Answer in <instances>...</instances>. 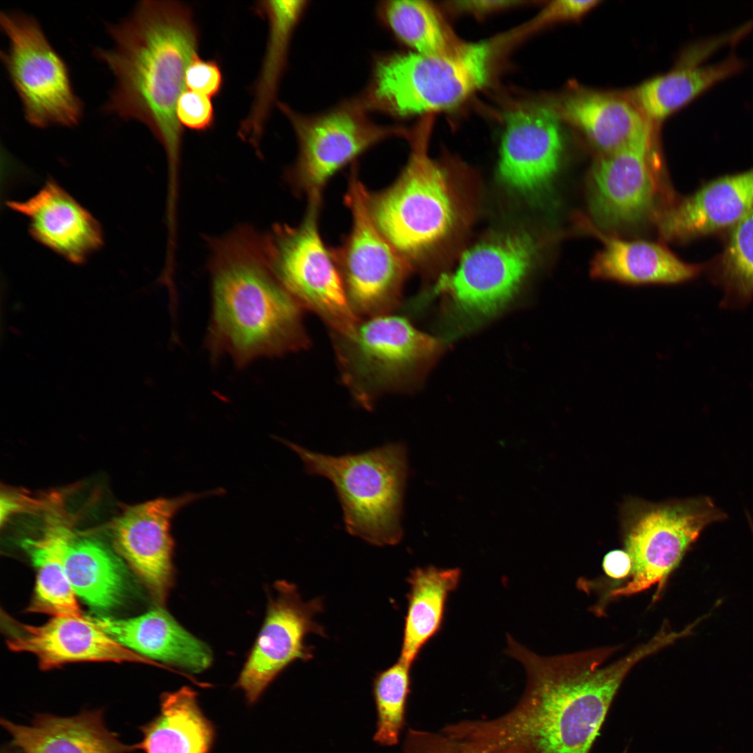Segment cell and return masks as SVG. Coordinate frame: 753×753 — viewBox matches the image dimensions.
I'll return each instance as SVG.
<instances>
[{
	"instance_id": "6da1fadb",
	"label": "cell",
	"mask_w": 753,
	"mask_h": 753,
	"mask_svg": "<svg viewBox=\"0 0 753 753\" xmlns=\"http://www.w3.org/2000/svg\"><path fill=\"white\" fill-rule=\"evenodd\" d=\"M671 642L660 630L624 657L604 665L616 648L543 657L508 636L507 652L526 672L522 699L500 717L463 722L457 730L480 753H590L628 672Z\"/></svg>"
},
{
	"instance_id": "7a4b0ae2",
	"label": "cell",
	"mask_w": 753,
	"mask_h": 753,
	"mask_svg": "<svg viewBox=\"0 0 753 753\" xmlns=\"http://www.w3.org/2000/svg\"><path fill=\"white\" fill-rule=\"evenodd\" d=\"M107 31L112 46L95 50L114 78L105 110L151 131L166 153L168 183L176 185L183 135L176 107L199 45L192 10L175 1H142Z\"/></svg>"
},
{
	"instance_id": "3957f363",
	"label": "cell",
	"mask_w": 753,
	"mask_h": 753,
	"mask_svg": "<svg viewBox=\"0 0 753 753\" xmlns=\"http://www.w3.org/2000/svg\"><path fill=\"white\" fill-rule=\"evenodd\" d=\"M212 311L206 346L243 367L306 349L301 307L276 279L265 236L247 227L211 241Z\"/></svg>"
},
{
	"instance_id": "277c9868",
	"label": "cell",
	"mask_w": 753,
	"mask_h": 753,
	"mask_svg": "<svg viewBox=\"0 0 753 753\" xmlns=\"http://www.w3.org/2000/svg\"><path fill=\"white\" fill-rule=\"evenodd\" d=\"M490 43H466L457 50L427 55L414 52L378 57L370 79L356 97L367 112L404 118L430 115L462 102L487 81Z\"/></svg>"
},
{
	"instance_id": "5b68a950",
	"label": "cell",
	"mask_w": 753,
	"mask_h": 753,
	"mask_svg": "<svg viewBox=\"0 0 753 753\" xmlns=\"http://www.w3.org/2000/svg\"><path fill=\"white\" fill-rule=\"evenodd\" d=\"M283 442L299 456L307 473L332 482L349 533L376 546L400 542L409 471L404 443H389L363 452L332 456Z\"/></svg>"
},
{
	"instance_id": "8992f818",
	"label": "cell",
	"mask_w": 753,
	"mask_h": 753,
	"mask_svg": "<svg viewBox=\"0 0 753 753\" xmlns=\"http://www.w3.org/2000/svg\"><path fill=\"white\" fill-rule=\"evenodd\" d=\"M431 116L409 132L411 152L394 183L368 192L372 218L387 240L413 265L444 239L457 220V195L448 172L428 153Z\"/></svg>"
},
{
	"instance_id": "52a82bcc",
	"label": "cell",
	"mask_w": 753,
	"mask_h": 753,
	"mask_svg": "<svg viewBox=\"0 0 753 753\" xmlns=\"http://www.w3.org/2000/svg\"><path fill=\"white\" fill-rule=\"evenodd\" d=\"M332 335L342 381L367 410L379 397L413 386L443 347L393 313L360 320L350 334Z\"/></svg>"
},
{
	"instance_id": "ba28073f",
	"label": "cell",
	"mask_w": 753,
	"mask_h": 753,
	"mask_svg": "<svg viewBox=\"0 0 753 753\" xmlns=\"http://www.w3.org/2000/svg\"><path fill=\"white\" fill-rule=\"evenodd\" d=\"M625 551L632 561L630 580L611 595L628 596L653 585L662 588L669 575L709 525L727 519L708 496L653 503L632 499L622 512Z\"/></svg>"
},
{
	"instance_id": "9c48e42d",
	"label": "cell",
	"mask_w": 753,
	"mask_h": 753,
	"mask_svg": "<svg viewBox=\"0 0 753 753\" xmlns=\"http://www.w3.org/2000/svg\"><path fill=\"white\" fill-rule=\"evenodd\" d=\"M321 200L308 201L296 226L280 225L265 236L271 269L282 287L301 307L315 313L332 334L348 335L360 321L353 310L331 250L319 229Z\"/></svg>"
},
{
	"instance_id": "30bf717a",
	"label": "cell",
	"mask_w": 753,
	"mask_h": 753,
	"mask_svg": "<svg viewBox=\"0 0 753 753\" xmlns=\"http://www.w3.org/2000/svg\"><path fill=\"white\" fill-rule=\"evenodd\" d=\"M291 123L298 143V155L290 171L295 188L308 201L321 200L330 178L374 145L391 137H407L404 128L374 122L353 98L317 114L296 112L277 102Z\"/></svg>"
},
{
	"instance_id": "8fae6325",
	"label": "cell",
	"mask_w": 753,
	"mask_h": 753,
	"mask_svg": "<svg viewBox=\"0 0 753 753\" xmlns=\"http://www.w3.org/2000/svg\"><path fill=\"white\" fill-rule=\"evenodd\" d=\"M351 173L345 196L351 229L331 251L354 312L367 318L393 313L413 265L379 229L370 214L369 192L356 168Z\"/></svg>"
},
{
	"instance_id": "7c38bea8",
	"label": "cell",
	"mask_w": 753,
	"mask_h": 753,
	"mask_svg": "<svg viewBox=\"0 0 753 753\" xmlns=\"http://www.w3.org/2000/svg\"><path fill=\"white\" fill-rule=\"evenodd\" d=\"M8 47L1 58L30 124L73 126L83 105L73 88L68 67L50 43L40 24L17 12H1Z\"/></svg>"
},
{
	"instance_id": "4fadbf2b",
	"label": "cell",
	"mask_w": 753,
	"mask_h": 753,
	"mask_svg": "<svg viewBox=\"0 0 753 753\" xmlns=\"http://www.w3.org/2000/svg\"><path fill=\"white\" fill-rule=\"evenodd\" d=\"M533 252L524 235L483 241L464 254L454 272L440 277L434 291L449 296V314L457 325L473 326L495 315L513 298Z\"/></svg>"
},
{
	"instance_id": "5bb4252c",
	"label": "cell",
	"mask_w": 753,
	"mask_h": 753,
	"mask_svg": "<svg viewBox=\"0 0 753 753\" xmlns=\"http://www.w3.org/2000/svg\"><path fill=\"white\" fill-rule=\"evenodd\" d=\"M662 167L653 131L601 155L588 176L591 221L600 229H615L655 218L663 192L675 196L663 183Z\"/></svg>"
},
{
	"instance_id": "9a60e30c",
	"label": "cell",
	"mask_w": 753,
	"mask_h": 753,
	"mask_svg": "<svg viewBox=\"0 0 753 753\" xmlns=\"http://www.w3.org/2000/svg\"><path fill=\"white\" fill-rule=\"evenodd\" d=\"M274 588L275 595L269 600L262 628L236 685L250 705L289 664L312 659L313 648L305 644L309 634L326 637L314 620L324 609L321 598L303 601L296 586L284 580L276 581Z\"/></svg>"
},
{
	"instance_id": "2e32d148",
	"label": "cell",
	"mask_w": 753,
	"mask_h": 753,
	"mask_svg": "<svg viewBox=\"0 0 753 753\" xmlns=\"http://www.w3.org/2000/svg\"><path fill=\"white\" fill-rule=\"evenodd\" d=\"M222 492L217 489L155 499L129 507L114 524L118 552L158 602H165L173 583L172 519L193 501Z\"/></svg>"
},
{
	"instance_id": "e0dca14e",
	"label": "cell",
	"mask_w": 753,
	"mask_h": 753,
	"mask_svg": "<svg viewBox=\"0 0 753 753\" xmlns=\"http://www.w3.org/2000/svg\"><path fill=\"white\" fill-rule=\"evenodd\" d=\"M1 624L8 647L12 651L33 654L42 670L86 661L164 667L125 647L84 616H55L45 624L31 625L2 613Z\"/></svg>"
},
{
	"instance_id": "ac0fdd59",
	"label": "cell",
	"mask_w": 753,
	"mask_h": 753,
	"mask_svg": "<svg viewBox=\"0 0 753 753\" xmlns=\"http://www.w3.org/2000/svg\"><path fill=\"white\" fill-rule=\"evenodd\" d=\"M559 120L553 108L543 106L522 107L508 114L498 168L505 184L533 193L550 183L563 153Z\"/></svg>"
},
{
	"instance_id": "d6986e66",
	"label": "cell",
	"mask_w": 753,
	"mask_h": 753,
	"mask_svg": "<svg viewBox=\"0 0 753 753\" xmlns=\"http://www.w3.org/2000/svg\"><path fill=\"white\" fill-rule=\"evenodd\" d=\"M753 206V167L719 176L676 199L655 216L664 241L686 243L723 234Z\"/></svg>"
},
{
	"instance_id": "ffe728a7",
	"label": "cell",
	"mask_w": 753,
	"mask_h": 753,
	"mask_svg": "<svg viewBox=\"0 0 753 753\" xmlns=\"http://www.w3.org/2000/svg\"><path fill=\"white\" fill-rule=\"evenodd\" d=\"M6 204L28 219L35 241L72 264H83L103 245L98 221L52 178L29 199Z\"/></svg>"
},
{
	"instance_id": "44dd1931",
	"label": "cell",
	"mask_w": 753,
	"mask_h": 753,
	"mask_svg": "<svg viewBox=\"0 0 753 753\" xmlns=\"http://www.w3.org/2000/svg\"><path fill=\"white\" fill-rule=\"evenodd\" d=\"M575 220L579 229L602 243L591 260L593 277L634 284H679L706 271V263L685 262L659 243L621 239L602 231L585 216L579 215Z\"/></svg>"
},
{
	"instance_id": "7402d4cb",
	"label": "cell",
	"mask_w": 753,
	"mask_h": 753,
	"mask_svg": "<svg viewBox=\"0 0 753 753\" xmlns=\"http://www.w3.org/2000/svg\"><path fill=\"white\" fill-rule=\"evenodd\" d=\"M104 710H83L70 717L49 713L34 716L28 725L1 719L10 736L1 753H130L134 745L123 743L110 731Z\"/></svg>"
},
{
	"instance_id": "603a6c76",
	"label": "cell",
	"mask_w": 753,
	"mask_h": 753,
	"mask_svg": "<svg viewBox=\"0 0 753 753\" xmlns=\"http://www.w3.org/2000/svg\"><path fill=\"white\" fill-rule=\"evenodd\" d=\"M88 618L115 641L151 660L192 673L201 672L212 663L210 648L161 607L130 618Z\"/></svg>"
},
{
	"instance_id": "cb8c5ba5",
	"label": "cell",
	"mask_w": 753,
	"mask_h": 753,
	"mask_svg": "<svg viewBox=\"0 0 753 753\" xmlns=\"http://www.w3.org/2000/svg\"><path fill=\"white\" fill-rule=\"evenodd\" d=\"M307 6L306 1H260L254 10L268 22L266 52L253 89V101L241 121L239 137L257 151L286 68L294 32Z\"/></svg>"
},
{
	"instance_id": "d4e9b609",
	"label": "cell",
	"mask_w": 753,
	"mask_h": 753,
	"mask_svg": "<svg viewBox=\"0 0 753 753\" xmlns=\"http://www.w3.org/2000/svg\"><path fill=\"white\" fill-rule=\"evenodd\" d=\"M553 109L581 131L601 155L653 131V125L627 97L608 93L575 89Z\"/></svg>"
},
{
	"instance_id": "484cf974",
	"label": "cell",
	"mask_w": 753,
	"mask_h": 753,
	"mask_svg": "<svg viewBox=\"0 0 753 753\" xmlns=\"http://www.w3.org/2000/svg\"><path fill=\"white\" fill-rule=\"evenodd\" d=\"M142 739L134 745L145 753H210L215 729L188 686L163 692L158 714L139 727Z\"/></svg>"
},
{
	"instance_id": "4316f807",
	"label": "cell",
	"mask_w": 753,
	"mask_h": 753,
	"mask_svg": "<svg viewBox=\"0 0 753 753\" xmlns=\"http://www.w3.org/2000/svg\"><path fill=\"white\" fill-rule=\"evenodd\" d=\"M72 540L70 530L58 512L52 511L38 538H26L22 546L37 570L29 613L82 617L77 595L68 578L65 558Z\"/></svg>"
},
{
	"instance_id": "83f0119b",
	"label": "cell",
	"mask_w": 753,
	"mask_h": 753,
	"mask_svg": "<svg viewBox=\"0 0 753 753\" xmlns=\"http://www.w3.org/2000/svg\"><path fill=\"white\" fill-rule=\"evenodd\" d=\"M698 62L690 60L647 80L631 90L627 98L653 126L744 67V62L735 56L709 65Z\"/></svg>"
},
{
	"instance_id": "f1b7e54d",
	"label": "cell",
	"mask_w": 753,
	"mask_h": 753,
	"mask_svg": "<svg viewBox=\"0 0 753 753\" xmlns=\"http://www.w3.org/2000/svg\"><path fill=\"white\" fill-rule=\"evenodd\" d=\"M460 577L458 568L429 565L411 570L400 660L412 666L421 649L439 631L448 597Z\"/></svg>"
},
{
	"instance_id": "f546056e",
	"label": "cell",
	"mask_w": 753,
	"mask_h": 753,
	"mask_svg": "<svg viewBox=\"0 0 753 753\" xmlns=\"http://www.w3.org/2000/svg\"><path fill=\"white\" fill-rule=\"evenodd\" d=\"M68 578L77 596L91 608L106 611L121 605L130 582L122 561L102 542L70 540L65 558Z\"/></svg>"
},
{
	"instance_id": "4dcf8cb0",
	"label": "cell",
	"mask_w": 753,
	"mask_h": 753,
	"mask_svg": "<svg viewBox=\"0 0 753 753\" xmlns=\"http://www.w3.org/2000/svg\"><path fill=\"white\" fill-rule=\"evenodd\" d=\"M705 271L723 292L720 307L741 310L753 301V206L723 234L722 249Z\"/></svg>"
},
{
	"instance_id": "1f68e13d",
	"label": "cell",
	"mask_w": 753,
	"mask_h": 753,
	"mask_svg": "<svg viewBox=\"0 0 753 753\" xmlns=\"http://www.w3.org/2000/svg\"><path fill=\"white\" fill-rule=\"evenodd\" d=\"M381 20L412 52L436 55L452 52L464 42L448 26L440 13L426 1H386L379 6Z\"/></svg>"
},
{
	"instance_id": "d6a6232c",
	"label": "cell",
	"mask_w": 753,
	"mask_h": 753,
	"mask_svg": "<svg viewBox=\"0 0 753 753\" xmlns=\"http://www.w3.org/2000/svg\"><path fill=\"white\" fill-rule=\"evenodd\" d=\"M411 667L399 659L374 679L373 697L377 714L374 740L381 745L393 746L399 742L410 692Z\"/></svg>"
},
{
	"instance_id": "836d02e7",
	"label": "cell",
	"mask_w": 753,
	"mask_h": 753,
	"mask_svg": "<svg viewBox=\"0 0 753 753\" xmlns=\"http://www.w3.org/2000/svg\"><path fill=\"white\" fill-rule=\"evenodd\" d=\"M402 753H477L464 740L443 731L440 733L410 729Z\"/></svg>"
},
{
	"instance_id": "e575fe53",
	"label": "cell",
	"mask_w": 753,
	"mask_h": 753,
	"mask_svg": "<svg viewBox=\"0 0 753 753\" xmlns=\"http://www.w3.org/2000/svg\"><path fill=\"white\" fill-rule=\"evenodd\" d=\"M176 114L183 128L195 131H206L212 128L215 123L211 98L190 90H185L181 95Z\"/></svg>"
},
{
	"instance_id": "d590c367",
	"label": "cell",
	"mask_w": 753,
	"mask_h": 753,
	"mask_svg": "<svg viewBox=\"0 0 753 753\" xmlns=\"http://www.w3.org/2000/svg\"><path fill=\"white\" fill-rule=\"evenodd\" d=\"M185 86L188 90L209 98L215 97L223 86L222 73L215 60H205L195 56L185 73Z\"/></svg>"
},
{
	"instance_id": "8d00e7d4",
	"label": "cell",
	"mask_w": 753,
	"mask_h": 753,
	"mask_svg": "<svg viewBox=\"0 0 753 753\" xmlns=\"http://www.w3.org/2000/svg\"><path fill=\"white\" fill-rule=\"evenodd\" d=\"M600 1L594 0H558L552 1L531 22L530 30L554 23L579 20L593 9Z\"/></svg>"
},
{
	"instance_id": "74e56055",
	"label": "cell",
	"mask_w": 753,
	"mask_h": 753,
	"mask_svg": "<svg viewBox=\"0 0 753 753\" xmlns=\"http://www.w3.org/2000/svg\"><path fill=\"white\" fill-rule=\"evenodd\" d=\"M0 503L1 525L10 516L26 509L36 508L38 505V501L28 496L10 490L1 492Z\"/></svg>"
},
{
	"instance_id": "f35d334b",
	"label": "cell",
	"mask_w": 753,
	"mask_h": 753,
	"mask_svg": "<svg viewBox=\"0 0 753 753\" xmlns=\"http://www.w3.org/2000/svg\"><path fill=\"white\" fill-rule=\"evenodd\" d=\"M602 567L608 576L615 579H619L630 574L632 561L626 551L614 549L609 552L604 556Z\"/></svg>"
},
{
	"instance_id": "ab89813d",
	"label": "cell",
	"mask_w": 753,
	"mask_h": 753,
	"mask_svg": "<svg viewBox=\"0 0 753 753\" xmlns=\"http://www.w3.org/2000/svg\"><path fill=\"white\" fill-rule=\"evenodd\" d=\"M517 1H470L456 2L453 6L462 11L473 13H486L512 6Z\"/></svg>"
},
{
	"instance_id": "60d3db41",
	"label": "cell",
	"mask_w": 753,
	"mask_h": 753,
	"mask_svg": "<svg viewBox=\"0 0 753 753\" xmlns=\"http://www.w3.org/2000/svg\"><path fill=\"white\" fill-rule=\"evenodd\" d=\"M753 29V18L749 22L743 24L741 27L736 30L731 35L728 36V40L732 43H736L738 40L746 35L750 31Z\"/></svg>"
}]
</instances>
